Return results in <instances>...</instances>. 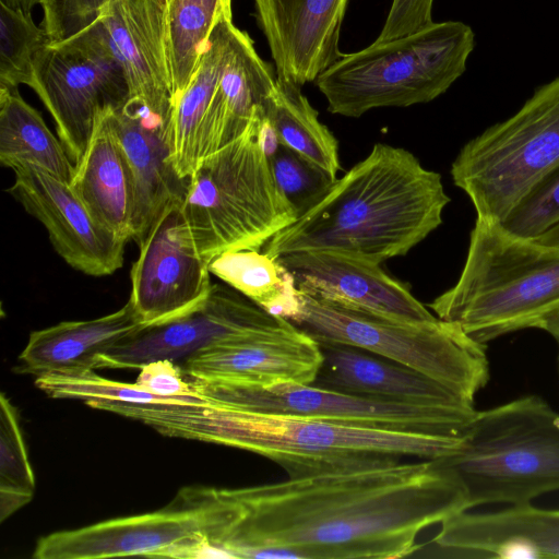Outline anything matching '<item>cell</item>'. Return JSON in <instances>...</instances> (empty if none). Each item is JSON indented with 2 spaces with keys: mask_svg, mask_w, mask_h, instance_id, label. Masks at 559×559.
Returning <instances> with one entry per match:
<instances>
[{
  "mask_svg": "<svg viewBox=\"0 0 559 559\" xmlns=\"http://www.w3.org/2000/svg\"><path fill=\"white\" fill-rule=\"evenodd\" d=\"M222 491L231 520L217 545L230 558H404L421 531L468 511L443 460L357 462Z\"/></svg>",
  "mask_w": 559,
  "mask_h": 559,
  "instance_id": "cell-1",
  "label": "cell"
},
{
  "mask_svg": "<svg viewBox=\"0 0 559 559\" xmlns=\"http://www.w3.org/2000/svg\"><path fill=\"white\" fill-rule=\"evenodd\" d=\"M449 202L440 174L405 148L377 143L264 252L331 250L381 264L437 229Z\"/></svg>",
  "mask_w": 559,
  "mask_h": 559,
  "instance_id": "cell-2",
  "label": "cell"
},
{
  "mask_svg": "<svg viewBox=\"0 0 559 559\" xmlns=\"http://www.w3.org/2000/svg\"><path fill=\"white\" fill-rule=\"evenodd\" d=\"M130 418L177 438L217 443L264 456L289 476L391 457L440 460L463 437H448L214 406L141 404Z\"/></svg>",
  "mask_w": 559,
  "mask_h": 559,
  "instance_id": "cell-3",
  "label": "cell"
},
{
  "mask_svg": "<svg viewBox=\"0 0 559 559\" xmlns=\"http://www.w3.org/2000/svg\"><path fill=\"white\" fill-rule=\"evenodd\" d=\"M428 307L485 345L521 330H543L559 312V247L476 218L457 282Z\"/></svg>",
  "mask_w": 559,
  "mask_h": 559,
  "instance_id": "cell-4",
  "label": "cell"
},
{
  "mask_svg": "<svg viewBox=\"0 0 559 559\" xmlns=\"http://www.w3.org/2000/svg\"><path fill=\"white\" fill-rule=\"evenodd\" d=\"M263 107L245 132L204 157L179 207L186 241L209 263L234 250H260L298 213L277 187L261 143Z\"/></svg>",
  "mask_w": 559,
  "mask_h": 559,
  "instance_id": "cell-5",
  "label": "cell"
},
{
  "mask_svg": "<svg viewBox=\"0 0 559 559\" xmlns=\"http://www.w3.org/2000/svg\"><path fill=\"white\" fill-rule=\"evenodd\" d=\"M474 38L463 22H433L413 34L343 53L314 82L328 110L345 117L429 103L464 73Z\"/></svg>",
  "mask_w": 559,
  "mask_h": 559,
  "instance_id": "cell-6",
  "label": "cell"
},
{
  "mask_svg": "<svg viewBox=\"0 0 559 559\" xmlns=\"http://www.w3.org/2000/svg\"><path fill=\"white\" fill-rule=\"evenodd\" d=\"M441 460L462 483L468 510L533 503L559 491V412L534 394L477 411L461 448Z\"/></svg>",
  "mask_w": 559,
  "mask_h": 559,
  "instance_id": "cell-7",
  "label": "cell"
},
{
  "mask_svg": "<svg viewBox=\"0 0 559 559\" xmlns=\"http://www.w3.org/2000/svg\"><path fill=\"white\" fill-rule=\"evenodd\" d=\"M318 343L358 347L414 369L475 401L490 378L487 345L439 319L412 322L300 293L290 321Z\"/></svg>",
  "mask_w": 559,
  "mask_h": 559,
  "instance_id": "cell-8",
  "label": "cell"
},
{
  "mask_svg": "<svg viewBox=\"0 0 559 559\" xmlns=\"http://www.w3.org/2000/svg\"><path fill=\"white\" fill-rule=\"evenodd\" d=\"M559 168V76L539 86L509 119L468 141L451 166L476 218L501 223Z\"/></svg>",
  "mask_w": 559,
  "mask_h": 559,
  "instance_id": "cell-9",
  "label": "cell"
},
{
  "mask_svg": "<svg viewBox=\"0 0 559 559\" xmlns=\"http://www.w3.org/2000/svg\"><path fill=\"white\" fill-rule=\"evenodd\" d=\"M207 406L463 437L477 409L399 403L337 392L313 383L270 386L190 379Z\"/></svg>",
  "mask_w": 559,
  "mask_h": 559,
  "instance_id": "cell-10",
  "label": "cell"
},
{
  "mask_svg": "<svg viewBox=\"0 0 559 559\" xmlns=\"http://www.w3.org/2000/svg\"><path fill=\"white\" fill-rule=\"evenodd\" d=\"M74 165L82 158L98 115L130 99L124 71L98 22L38 55L35 85Z\"/></svg>",
  "mask_w": 559,
  "mask_h": 559,
  "instance_id": "cell-11",
  "label": "cell"
},
{
  "mask_svg": "<svg viewBox=\"0 0 559 559\" xmlns=\"http://www.w3.org/2000/svg\"><path fill=\"white\" fill-rule=\"evenodd\" d=\"M230 519V507L222 489L187 487L158 511L43 536L33 558H164L171 547L193 536L206 535L216 544Z\"/></svg>",
  "mask_w": 559,
  "mask_h": 559,
  "instance_id": "cell-12",
  "label": "cell"
},
{
  "mask_svg": "<svg viewBox=\"0 0 559 559\" xmlns=\"http://www.w3.org/2000/svg\"><path fill=\"white\" fill-rule=\"evenodd\" d=\"M288 322L230 286L213 284L199 308L126 336L99 356L98 368L141 369L159 359L182 362L215 344L272 332Z\"/></svg>",
  "mask_w": 559,
  "mask_h": 559,
  "instance_id": "cell-13",
  "label": "cell"
},
{
  "mask_svg": "<svg viewBox=\"0 0 559 559\" xmlns=\"http://www.w3.org/2000/svg\"><path fill=\"white\" fill-rule=\"evenodd\" d=\"M8 192L47 230L56 252L74 270L91 276L110 275L123 265L121 239L102 226L71 185L28 163H13Z\"/></svg>",
  "mask_w": 559,
  "mask_h": 559,
  "instance_id": "cell-14",
  "label": "cell"
},
{
  "mask_svg": "<svg viewBox=\"0 0 559 559\" xmlns=\"http://www.w3.org/2000/svg\"><path fill=\"white\" fill-rule=\"evenodd\" d=\"M179 207L167 212L152 228L131 269L129 300L146 326L195 310L213 287L209 262L181 234Z\"/></svg>",
  "mask_w": 559,
  "mask_h": 559,
  "instance_id": "cell-15",
  "label": "cell"
},
{
  "mask_svg": "<svg viewBox=\"0 0 559 559\" xmlns=\"http://www.w3.org/2000/svg\"><path fill=\"white\" fill-rule=\"evenodd\" d=\"M276 259L298 290L313 298L402 321L437 318L378 263L331 250L295 251Z\"/></svg>",
  "mask_w": 559,
  "mask_h": 559,
  "instance_id": "cell-16",
  "label": "cell"
},
{
  "mask_svg": "<svg viewBox=\"0 0 559 559\" xmlns=\"http://www.w3.org/2000/svg\"><path fill=\"white\" fill-rule=\"evenodd\" d=\"M167 3L168 0H110L96 20L124 71L130 98L166 124L175 99Z\"/></svg>",
  "mask_w": 559,
  "mask_h": 559,
  "instance_id": "cell-17",
  "label": "cell"
},
{
  "mask_svg": "<svg viewBox=\"0 0 559 559\" xmlns=\"http://www.w3.org/2000/svg\"><path fill=\"white\" fill-rule=\"evenodd\" d=\"M322 364L320 344L293 322L272 332L215 344L187 358V378L270 386L313 383Z\"/></svg>",
  "mask_w": 559,
  "mask_h": 559,
  "instance_id": "cell-18",
  "label": "cell"
},
{
  "mask_svg": "<svg viewBox=\"0 0 559 559\" xmlns=\"http://www.w3.org/2000/svg\"><path fill=\"white\" fill-rule=\"evenodd\" d=\"M122 151L132 187V240L140 247L157 222L181 205L188 180L175 170L165 121L130 98L106 111Z\"/></svg>",
  "mask_w": 559,
  "mask_h": 559,
  "instance_id": "cell-19",
  "label": "cell"
},
{
  "mask_svg": "<svg viewBox=\"0 0 559 559\" xmlns=\"http://www.w3.org/2000/svg\"><path fill=\"white\" fill-rule=\"evenodd\" d=\"M254 5L276 79L301 87L343 55L338 41L347 0H254Z\"/></svg>",
  "mask_w": 559,
  "mask_h": 559,
  "instance_id": "cell-20",
  "label": "cell"
},
{
  "mask_svg": "<svg viewBox=\"0 0 559 559\" xmlns=\"http://www.w3.org/2000/svg\"><path fill=\"white\" fill-rule=\"evenodd\" d=\"M432 543L461 557L559 558V509L528 503L463 511L441 524Z\"/></svg>",
  "mask_w": 559,
  "mask_h": 559,
  "instance_id": "cell-21",
  "label": "cell"
},
{
  "mask_svg": "<svg viewBox=\"0 0 559 559\" xmlns=\"http://www.w3.org/2000/svg\"><path fill=\"white\" fill-rule=\"evenodd\" d=\"M319 344L318 386L399 403L476 409L475 401L404 365L358 347Z\"/></svg>",
  "mask_w": 559,
  "mask_h": 559,
  "instance_id": "cell-22",
  "label": "cell"
},
{
  "mask_svg": "<svg viewBox=\"0 0 559 559\" xmlns=\"http://www.w3.org/2000/svg\"><path fill=\"white\" fill-rule=\"evenodd\" d=\"M144 326L128 300L119 310L99 318L64 321L34 331L19 356L14 371L37 378L48 373L97 369L102 354Z\"/></svg>",
  "mask_w": 559,
  "mask_h": 559,
  "instance_id": "cell-23",
  "label": "cell"
},
{
  "mask_svg": "<svg viewBox=\"0 0 559 559\" xmlns=\"http://www.w3.org/2000/svg\"><path fill=\"white\" fill-rule=\"evenodd\" d=\"M275 84L276 78L250 36L236 27L228 60L201 124L200 162L245 132Z\"/></svg>",
  "mask_w": 559,
  "mask_h": 559,
  "instance_id": "cell-24",
  "label": "cell"
},
{
  "mask_svg": "<svg viewBox=\"0 0 559 559\" xmlns=\"http://www.w3.org/2000/svg\"><path fill=\"white\" fill-rule=\"evenodd\" d=\"M106 111H102L96 119L86 150L75 164L70 185L102 226L129 241L132 239V187Z\"/></svg>",
  "mask_w": 559,
  "mask_h": 559,
  "instance_id": "cell-25",
  "label": "cell"
},
{
  "mask_svg": "<svg viewBox=\"0 0 559 559\" xmlns=\"http://www.w3.org/2000/svg\"><path fill=\"white\" fill-rule=\"evenodd\" d=\"M235 29L230 0L209 36L191 82L174 100L165 132L170 162L182 179L188 180L200 164L201 124L228 60Z\"/></svg>",
  "mask_w": 559,
  "mask_h": 559,
  "instance_id": "cell-26",
  "label": "cell"
},
{
  "mask_svg": "<svg viewBox=\"0 0 559 559\" xmlns=\"http://www.w3.org/2000/svg\"><path fill=\"white\" fill-rule=\"evenodd\" d=\"M264 116L281 145L325 173L332 180L341 170L338 142L324 126L300 86L276 79L263 105Z\"/></svg>",
  "mask_w": 559,
  "mask_h": 559,
  "instance_id": "cell-27",
  "label": "cell"
},
{
  "mask_svg": "<svg viewBox=\"0 0 559 559\" xmlns=\"http://www.w3.org/2000/svg\"><path fill=\"white\" fill-rule=\"evenodd\" d=\"M38 166L71 182L75 165L59 136L52 134L40 112L26 103L17 88L0 90V163Z\"/></svg>",
  "mask_w": 559,
  "mask_h": 559,
  "instance_id": "cell-28",
  "label": "cell"
},
{
  "mask_svg": "<svg viewBox=\"0 0 559 559\" xmlns=\"http://www.w3.org/2000/svg\"><path fill=\"white\" fill-rule=\"evenodd\" d=\"M209 270L273 316L292 321L299 311L300 292L294 278L264 251H226L210 261Z\"/></svg>",
  "mask_w": 559,
  "mask_h": 559,
  "instance_id": "cell-29",
  "label": "cell"
},
{
  "mask_svg": "<svg viewBox=\"0 0 559 559\" xmlns=\"http://www.w3.org/2000/svg\"><path fill=\"white\" fill-rule=\"evenodd\" d=\"M227 1L168 0L167 33L175 98L191 82L209 36Z\"/></svg>",
  "mask_w": 559,
  "mask_h": 559,
  "instance_id": "cell-30",
  "label": "cell"
},
{
  "mask_svg": "<svg viewBox=\"0 0 559 559\" xmlns=\"http://www.w3.org/2000/svg\"><path fill=\"white\" fill-rule=\"evenodd\" d=\"M51 44L46 31L35 25L32 11L0 0V90L35 85L36 62Z\"/></svg>",
  "mask_w": 559,
  "mask_h": 559,
  "instance_id": "cell-31",
  "label": "cell"
},
{
  "mask_svg": "<svg viewBox=\"0 0 559 559\" xmlns=\"http://www.w3.org/2000/svg\"><path fill=\"white\" fill-rule=\"evenodd\" d=\"M35 384L55 399H79L93 408L107 404H176L205 406L199 397L167 400L158 397L135 382L126 383L103 378L88 370L79 373H48L35 379Z\"/></svg>",
  "mask_w": 559,
  "mask_h": 559,
  "instance_id": "cell-32",
  "label": "cell"
},
{
  "mask_svg": "<svg viewBox=\"0 0 559 559\" xmlns=\"http://www.w3.org/2000/svg\"><path fill=\"white\" fill-rule=\"evenodd\" d=\"M35 491V476L15 406L0 396V519L3 522L27 504Z\"/></svg>",
  "mask_w": 559,
  "mask_h": 559,
  "instance_id": "cell-33",
  "label": "cell"
},
{
  "mask_svg": "<svg viewBox=\"0 0 559 559\" xmlns=\"http://www.w3.org/2000/svg\"><path fill=\"white\" fill-rule=\"evenodd\" d=\"M267 158L277 187L298 216L319 201L334 182L325 173L283 145Z\"/></svg>",
  "mask_w": 559,
  "mask_h": 559,
  "instance_id": "cell-34",
  "label": "cell"
},
{
  "mask_svg": "<svg viewBox=\"0 0 559 559\" xmlns=\"http://www.w3.org/2000/svg\"><path fill=\"white\" fill-rule=\"evenodd\" d=\"M559 224V168L530 192L500 223L508 233L536 239Z\"/></svg>",
  "mask_w": 559,
  "mask_h": 559,
  "instance_id": "cell-35",
  "label": "cell"
},
{
  "mask_svg": "<svg viewBox=\"0 0 559 559\" xmlns=\"http://www.w3.org/2000/svg\"><path fill=\"white\" fill-rule=\"evenodd\" d=\"M110 0H41L40 26L51 43L69 39L83 32L102 14Z\"/></svg>",
  "mask_w": 559,
  "mask_h": 559,
  "instance_id": "cell-36",
  "label": "cell"
},
{
  "mask_svg": "<svg viewBox=\"0 0 559 559\" xmlns=\"http://www.w3.org/2000/svg\"><path fill=\"white\" fill-rule=\"evenodd\" d=\"M135 383L143 390L162 399H202L193 389L191 381L186 379L181 367L169 359L145 364L140 369Z\"/></svg>",
  "mask_w": 559,
  "mask_h": 559,
  "instance_id": "cell-37",
  "label": "cell"
},
{
  "mask_svg": "<svg viewBox=\"0 0 559 559\" xmlns=\"http://www.w3.org/2000/svg\"><path fill=\"white\" fill-rule=\"evenodd\" d=\"M433 0H392L384 25L376 39L386 41L418 32L432 21Z\"/></svg>",
  "mask_w": 559,
  "mask_h": 559,
  "instance_id": "cell-38",
  "label": "cell"
},
{
  "mask_svg": "<svg viewBox=\"0 0 559 559\" xmlns=\"http://www.w3.org/2000/svg\"><path fill=\"white\" fill-rule=\"evenodd\" d=\"M548 334L552 336L557 344L558 356H557V369L559 378V312H557L543 328Z\"/></svg>",
  "mask_w": 559,
  "mask_h": 559,
  "instance_id": "cell-39",
  "label": "cell"
},
{
  "mask_svg": "<svg viewBox=\"0 0 559 559\" xmlns=\"http://www.w3.org/2000/svg\"><path fill=\"white\" fill-rule=\"evenodd\" d=\"M534 240L543 245L559 247V224Z\"/></svg>",
  "mask_w": 559,
  "mask_h": 559,
  "instance_id": "cell-40",
  "label": "cell"
},
{
  "mask_svg": "<svg viewBox=\"0 0 559 559\" xmlns=\"http://www.w3.org/2000/svg\"><path fill=\"white\" fill-rule=\"evenodd\" d=\"M12 8H20L32 11V8L36 4H40L41 0H2Z\"/></svg>",
  "mask_w": 559,
  "mask_h": 559,
  "instance_id": "cell-41",
  "label": "cell"
}]
</instances>
